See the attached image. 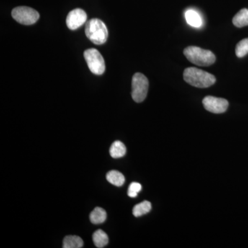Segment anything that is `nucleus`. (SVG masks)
<instances>
[{"label":"nucleus","mask_w":248,"mask_h":248,"mask_svg":"<svg viewBox=\"0 0 248 248\" xmlns=\"http://www.w3.org/2000/svg\"><path fill=\"white\" fill-rule=\"evenodd\" d=\"M184 79L187 84L201 89L210 87L216 82V78L213 75L195 67L185 69Z\"/></svg>","instance_id":"f257e3e1"},{"label":"nucleus","mask_w":248,"mask_h":248,"mask_svg":"<svg viewBox=\"0 0 248 248\" xmlns=\"http://www.w3.org/2000/svg\"><path fill=\"white\" fill-rule=\"evenodd\" d=\"M184 54L189 61L197 66H211L216 61V57L213 52L200 47H187L184 49Z\"/></svg>","instance_id":"f03ea898"},{"label":"nucleus","mask_w":248,"mask_h":248,"mask_svg":"<svg viewBox=\"0 0 248 248\" xmlns=\"http://www.w3.org/2000/svg\"><path fill=\"white\" fill-rule=\"evenodd\" d=\"M85 32L94 45H104L108 40V31L106 24L100 19L94 18L86 23Z\"/></svg>","instance_id":"7ed1b4c3"},{"label":"nucleus","mask_w":248,"mask_h":248,"mask_svg":"<svg viewBox=\"0 0 248 248\" xmlns=\"http://www.w3.org/2000/svg\"><path fill=\"white\" fill-rule=\"evenodd\" d=\"M149 81L142 73H137L132 79V97L137 103L143 102L147 97Z\"/></svg>","instance_id":"20e7f679"},{"label":"nucleus","mask_w":248,"mask_h":248,"mask_svg":"<svg viewBox=\"0 0 248 248\" xmlns=\"http://www.w3.org/2000/svg\"><path fill=\"white\" fill-rule=\"evenodd\" d=\"M84 58L90 71L93 74L101 76L106 70L105 62L101 53L95 48L85 50Z\"/></svg>","instance_id":"39448f33"},{"label":"nucleus","mask_w":248,"mask_h":248,"mask_svg":"<svg viewBox=\"0 0 248 248\" xmlns=\"http://www.w3.org/2000/svg\"><path fill=\"white\" fill-rule=\"evenodd\" d=\"M12 17L19 24L32 25L37 22L40 14L32 8L28 6H18L12 11Z\"/></svg>","instance_id":"423d86ee"},{"label":"nucleus","mask_w":248,"mask_h":248,"mask_svg":"<svg viewBox=\"0 0 248 248\" xmlns=\"http://www.w3.org/2000/svg\"><path fill=\"white\" fill-rule=\"evenodd\" d=\"M203 107L205 110L215 114H221L226 112L229 103L223 98L207 96L203 99Z\"/></svg>","instance_id":"0eeeda50"},{"label":"nucleus","mask_w":248,"mask_h":248,"mask_svg":"<svg viewBox=\"0 0 248 248\" xmlns=\"http://www.w3.org/2000/svg\"><path fill=\"white\" fill-rule=\"evenodd\" d=\"M87 15L84 10L76 9L71 11L66 17V25L71 30H77L85 24Z\"/></svg>","instance_id":"6e6552de"},{"label":"nucleus","mask_w":248,"mask_h":248,"mask_svg":"<svg viewBox=\"0 0 248 248\" xmlns=\"http://www.w3.org/2000/svg\"><path fill=\"white\" fill-rule=\"evenodd\" d=\"M185 17L186 22L191 27L200 28L202 27V24H203L200 15L194 10H188V11H186Z\"/></svg>","instance_id":"1a4fd4ad"},{"label":"nucleus","mask_w":248,"mask_h":248,"mask_svg":"<svg viewBox=\"0 0 248 248\" xmlns=\"http://www.w3.org/2000/svg\"><path fill=\"white\" fill-rule=\"evenodd\" d=\"M233 24L237 28L248 26V9H243L237 13L232 19Z\"/></svg>","instance_id":"9d476101"},{"label":"nucleus","mask_w":248,"mask_h":248,"mask_svg":"<svg viewBox=\"0 0 248 248\" xmlns=\"http://www.w3.org/2000/svg\"><path fill=\"white\" fill-rule=\"evenodd\" d=\"M93 240L94 246L98 248H104L108 244V236L107 233L102 230H98L94 232L93 235Z\"/></svg>","instance_id":"9b49d317"},{"label":"nucleus","mask_w":248,"mask_h":248,"mask_svg":"<svg viewBox=\"0 0 248 248\" xmlns=\"http://www.w3.org/2000/svg\"><path fill=\"white\" fill-rule=\"evenodd\" d=\"M107 214L105 210L97 207L93 210L90 215V220L94 224H99L104 223L107 220Z\"/></svg>","instance_id":"f8f14e48"},{"label":"nucleus","mask_w":248,"mask_h":248,"mask_svg":"<svg viewBox=\"0 0 248 248\" xmlns=\"http://www.w3.org/2000/svg\"><path fill=\"white\" fill-rule=\"evenodd\" d=\"M126 153V148L125 145L120 141H116L111 145L110 148V155L112 157L121 158Z\"/></svg>","instance_id":"ddd939ff"},{"label":"nucleus","mask_w":248,"mask_h":248,"mask_svg":"<svg viewBox=\"0 0 248 248\" xmlns=\"http://www.w3.org/2000/svg\"><path fill=\"white\" fill-rule=\"evenodd\" d=\"M108 182L115 186H122L125 183V177L120 172L117 170H111L107 173Z\"/></svg>","instance_id":"4468645a"},{"label":"nucleus","mask_w":248,"mask_h":248,"mask_svg":"<svg viewBox=\"0 0 248 248\" xmlns=\"http://www.w3.org/2000/svg\"><path fill=\"white\" fill-rule=\"evenodd\" d=\"M83 246V240L78 236H67L63 241V248H81Z\"/></svg>","instance_id":"2eb2a0df"},{"label":"nucleus","mask_w":248,"mask_h":248,"mask_svg":"<svg viewBox=\"0 0 248 248\" xmlns=\"http://www.w3.org/2000/svg\"><path fill=\"white\" fill-rule=\"evenodd\" d=\"M152 208L151 203L148 201H144L134 207L133 214L135 217H140L149 213Z\"/></svg>","instance_id":"dca6fc26"},{"label":"nucleus","mask_w":248,"mask_h":248,"mask_svg":"<svg viewBox=\"0 0 248 248\" xmlns=\"http://www.w3.org/2000/svg\"><path fill=\"white\" fill-rule=\"evenodd\" d=\"M235 53L238 58H244L248 53V38L240 41L236 45Z\"/></svg>","instance_id":"f3484780"},{"label":"nucleus","mask_w":248,"mask_h":248,"mask_svg":"<svg viewBox=\"0 0 248 248\" xmlns=\"http://www.w3.org/2000/svg\"><path fill=\"white\" fill-rule=\"evenodd\" d=\"M141 185L139 183L133 182L129 186L128 195L131 198H135L138 196L139 192L141 190Z\"/></svg>","instance_id":"a211bd4d"}]
</instances>
